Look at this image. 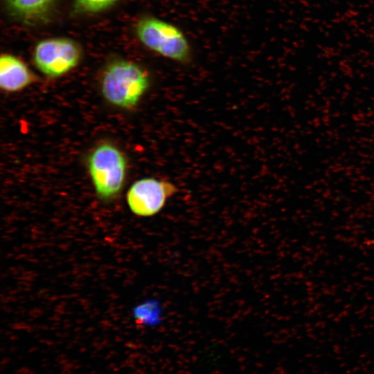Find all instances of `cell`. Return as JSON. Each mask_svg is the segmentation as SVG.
Returning <instances> with one entry per match:
<instances>
[{"mask_svg":"<svg viewBox=\"0 0 374 374\" xmlns=\"http://www.w3.org/2000/svg\"><path fill=\"white\" fill-rule=\"evenodd\" d=\"M149 85L148 73L142 66L133 62L117 60L103 71L100 91L109 104L130 109L136 106Z\"/></svg>","mask_w":374,"mask_h":374,"instance_id":"obj_1","label":"cell"},{"mask_svg":"<svg viewBox=\"0 0 374 374\" xmlns=\"http://www.w3.org/2000/svg\"><path fill=\"white\" fill-rule=\"evenodd\" d=\"M87 163L98 198L104 202L116 199L123 188L127 172L123 152L111 143H102L90 152Z\"/></svg>","mask_w":374,"mask_h":374,"instance_id":"obj_2","label":"cell"},{"mask_svg":"<svg viewBox=\"0 0 374 374\" xmlns=\"http://www.w3.org/2000/svg\"><path fill=\"white\" fill-rule=\"evenodd\" d=\"M136 33L146 47L160 55L181 63L189 60L190 48L188 40L173 24L145 17L138 21Z\"/></svg>","mask_w":374,"mask_h":374,"instance_id":"obj_3","label":"cell"},{"mask_svg":"<svg viewBox=\"0 0 374 374\" xmlns=\"http://www.w3.org/2000/svg\"><path fill=\"white\" fill-rule=\"evenodd\" d=\"M82 56L80 46L66 38H52L39 42L33 53L37 68L47 77H60L75 68Z\"/></svg>","mask_w":374,"mask_h":374,"instance_id":"obj_4","label":"cell"},{"mask_svg":"<svg viewBox=\"0 0 374 374\" xmlns=\"http://www.w3.org/2000/svg\"><path fill=\"white\" fill-rule=\"evenodd\" d=\"M178 191L172 182L154 177L136 181L129 188L126 200L130 211L140 217L157 215Z\"/></svg>","mask_w":374,"mask_h":374,"instance_id":"obj_5","label":"cell"},{"mask_svg":"<svg viewBox=\"0 0 374 374\" xmlns=\"http://www.w3.org/2000/svg\"><path fill=\"white\" fill-rule=\"evenodd\" d=\"M36 77L26 64L10 54L0 59V87L6 92L21 91L35 82Z\"/></svg>","mask_w":374,"mask_h":374,"instance_id":"obj_6","label":"cell"},{"mask_svg":"<svg viewBox=\"0 0 374 374\" xmlns=\"http://www.w3.org/2000/svg\"><path fill=\"white\" fill-rule=\"evenodd\" d=\"M55 0H6L11 12L30 24L45 19Z\"/></svg>","mask_w":374,"mask_h":374,"instance_id":"obj_7","label":"cell"},{"mask_svg":"<svg viewBox=\"0 0 374 374\" xmlns=\"http://www.w3.org/2000/svg\"><path fill=\"white\" fill-rule=\"evenodd\" d=\"M117 0H75L76 12H96L104 10L115 3Z\"/></svg>","mask_w":374,"mask_h":374,"instance_id":"obj_8","label":"cell"}]
</instances>
